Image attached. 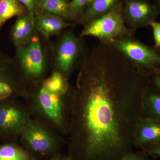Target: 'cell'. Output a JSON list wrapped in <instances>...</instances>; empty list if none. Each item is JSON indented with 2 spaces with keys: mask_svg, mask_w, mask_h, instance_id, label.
I'll return each instance as SVG.
<instances>
[{
  "mask_svg": "<svg viewBox=\"0 0 160 160\" xmlns=\"http://www.w3.org/2000/svg\"><path fill=\"white\" fill-rule=\"evenodd\" d=\"M34 29L46 41L54 36H58L61 32L74 25L63 18L46 13H40L33 20Z\"/></svg>",
  "mask_w": 160,
  "mask_h": 160,
  "instance_id": "cell-8",
  "label": "cell"
},
{
  "mask_svg": "<svg viewBox=\"0 0 160 160\" xmlns=\"http://www.w3.org/2000/svg\"><path fill=\"white\" fill-rule=\"evenodd\" d=\"M149 154L160 156V143L144 149Z\"/></svg>",
  "mask_w": 160,
  "mask_h": 160,
  "instance_id": "cell-24",
  "label": "cell"
},
{
  "mask_svg": "<svg viewBox=\"0 0 160 160\" xmlns=\"http://www.w3.org/2000/svg\"><path fill=\"white\" fill-rule=\"evenodd\" d=\"M52 160H62V159H53Z\"/></svg>",
  "mask_w": 160,
  "mask_h": 160,
  "instance_id": "cell-27",
  "label": "cell"
},
{
  "mask_svg": "<svg viewBox=\"0 0 160 160\" xmlns=\"http://www.w3.org/2000/svg\"><path fill=\"white\" fill-rule=\"evenodd\" d=\"M25 117L22 112L16 106L0 102V135L13 134L24 126Z\"/></svg>",
  "mask_w": 160,
  "mask_h": 160,
  "instance_id": "cell-10",
  "label": "cell"
},
{
  "mask_svg": "<svg viewBox=\"0 0 160 160\" xmlns=\"http://www.w3.org/2000/svg\"><path fill=\"white\" fill-rule=\"evenodd\" d=\"M150 85L146 89L143 97L144 112H149L160 120V94L153 91Z\"/></svg>",
  "mask_w": 160,
  "mask_h": 160,
  "instance_id": "cell-18",
  "label": "cell"
},
{
  "mask_svg": "<svg viewBox=\"0 0 160 160\" xmlns=\"http://www.w3.org/2000/svg\"><path fill=\"white\" fill-rule=\"evenodd\" d=\"M42 86L49 91L61 94L65 92L68 88L66 78L59 72L56 71L45 80Z\"/></svg>",
  "mask_w": 160,
  "mask_h": 160,
  "instance_id": "cell-19",
  "label": "cell"
},
{
  "mask_svg": "<svg viewBox=\"0 0 160 160\" xmlns=\"http://www.w3.org/2000/svg\"><path fill=\"white\" fill-rule=\"evenodd\" d=\"M70 2L67 0H41L39 7V14L46 13L63 18L68 22H71Z\"/></svg>",
  "mask_w": 160,
  "mask_h": 160,
  "instance_id": "cell-15",
  "label": "cell"
},
{
  "mask_svg": "<svg viewBox=\"0 0 160 160\" xmlns=\"http://www.w3.org/2000/svg\"><path fill=\"white\" fill-rule=\"evenodd\" d=\"M80 68L77 86L84 136L74 160H120L134 147L150 78L111 45L101 43Z\"/></svg>",
  "mask_w": 160,
  "mask_h": 160,
  "instance_id": "cell-1",
  "label": "cell"
},
{
  "mask_svg": "<svg viewBox=\"0 0 160 160\" xmlns=\"http://www.w3.org/2000/svg\"><path fill=\"white\" fill-rule=\"evenodd\" d=\"M24 138L27 145L33 151L46 154L54 151L55 142L42 129L33 126H28L24 130Z\"/></svg>",
  "mask_w": 160,
  "mask_h": 160,
  "instance_id": "cell-11",
  "label": "cell"
},
{
  "mask_svg": "<svg viewBox=\"0 0 160 160\" xmlns=\"http://www.w3.org/2000/svg\"><path fill=\"white\" fill-rule=\"evenodd\" d=\"M92 0H72L70 2L71 22H76Z\"/></svg>",
  "mask_w": 160,
  "mask_h": 160,
  "instance_id": "cell-20",
  "label": "cell"
},
{
  "mask_svg": "<svg viewBox=\"0 0 160 160\" xmlns=\"http://www.w3.org/2000/svg\"><path fill=\"white\" fill-rule=\"evenodd\" d=\"M57 37L52 45L51 62L55 71L66 78L76 67H80L89 51L84 38L77 36L72 28L66 29Z\"/></svg>",
  "mask_w": 160,
  "mask_h": 160,
  "instance_id": "cell-2",
  "label": "cell"
},
{
  "mask_svg": "<svg viewBox=\"0 0 160 160\" xmlns=\"http://www.w3.org/2000/svg\"><path fill=\"white\" fill-rule=\"evenodd\" d=\"M111 46L138 72L153 77L160 72L159 49L144 44L134 36H124L115 40Z\"/></svg>",
  "mask_w": 160,
  "mask_h": 160,
  "instance_id": "cell-3",
  "label": "cell"
},
{
  "mask_svg": "<svg viewBox=\"0 0 160 160\" xmlns=\"http://www.w3.org/2000/svg\"><path fill=\"white\" fill-rule=\"evenodd\" d=\"M153 32V38L155 42L154 47L157 49L160 48V22H154L150 26Z\"/></svg>",
  "mask_w": 160,
  "mask_h": 160,
  "instance_id": "cell-22",
  "label": "cell"
},
{
  "mask_svg": "<svg viewBox=\"0 0 160 160\" xmlns=\"http://www.w3.org/2000/svg\"><path fill=\"white\" fill-rule=\"evenodd\" d=\"M26 7L28 13L32 19L34 20V18L39 14V7L41 0H19Z\"/></svg>",
  "mask_w": 160,
  "mask_h": 160,
  "instance_id": "cell-21",
  "label": "cell"
},
{
  "mask_svg": "<svg viewBox=\"0 0 160 160\" xmlns=\"http://www.w3.org/2000/svg\"><path fill=\"white\" fill-rule=\"evenodd\" d=\"M152 78V79L151 80L152 85L160 90V72Z\"/></svg>",
  "mask_w": 160,
  "mask_h": 160,
  "instance_id": "cell-25",
  "label": "cell"
},
{
  "mask_svg": "<svg viewBox=\"0 0 160 160\" xmlns=\"http://www.w3.org/2000/svg\"><path fill=\"white\" fill-rule=\"evenodd\" d=\"M153 3L157 10L158 15L160 16V0H154Z\"/></svg>",
  "mask_w": 160,
  "mask_h": 160,
  "instance_id": "cell-26",
  "label": "cell"
},
{
  "mask_svg": "<svg viewBox=\"0 0 160 160\" xmlns=\"http://www.w3.org/2000/svg\"><path fill=\"white\" fill-rule=\"evenodd\" d=\"M48 90L43 86L39 92V99L46 114L56 123L60 122L62 115L59 94Z\"/></svg>",
  "mask_w": 160,
  "mask_h": 160,
  "instance_id": "cell-14",
  "label": "cell"
},
{
  "mask_svg": "<svg viewBox=\"0 0 160 160\" xmlns=\"http://www.w3.org/2000/svg\"><path fill=\"white\" fill-rule=\"evenodd\" d=\"M136 30L126 24L123 15V2L108 13L84 25L79 36L96 38L99 43L111 45L112 42L124 36H134Z\"/></svg>",
  "mask_w": 160,
  "mask_h": 160,
  "instance_id": "cell-5",
  "label": "cell"
},
{
  "mask_svg": "<svg viewBox=\"0 0 160 160\" xmlns=\"http://www.w3.org/2000/svg\"><path fill=\"white\" fill-rule=\"evenodd\" d=\"M43 38L36 31L30 41L22 46L15 48L14 58L20 71L30 78L43 76L49 62H51L52 44Z\"/></svg>",
  "mask_w": 160,
  "mask_h": 160,
  "instance_id": "cell-4",
  "label": "cell"
},
{
  "mask_svg": "<svg viewBox=\"0 0 160 160\" xmlns=\"http://www.w3.org/2000/svg\"><path fill=\"white\" fill-rule=\"evenodd\" d=\"M35 32L33 20L29 13L17 17L10 31V40L15 48L29 42Z\"/></svg>",
  "mask_w": 160,
  "mask_h": 160,
  "instance_id": "cell-12",
  "label": "cell"
},
{
  "mask_svg": "<svg viewBox=\"0 0 160 160\" xmlns=\"http://www.w3.org/2000/svg\"><path fill=\"white\" fill-rule=\"evenodd\" d=\"M28 13L19 0H0V30L8 20Z\"/></svg>",
  "mask_w": 160,
  "mask_h": 160,
  "instance_id": "cell-16",
  "label": "cell"
},
{
  "mask_svg": "<svg viewBox=\"0 0 160 160\" xmlns=\"http://www.w3.org/2000/svg\"><path fill=\"white\" fill-rule=\"evenodd\" d=\"M120 160H149L146 155L132 152L125 155Z\"/></svg>",
  "mask_w": 160,
  "mask_h": 160,
  "instance_id": "cell-23",
  "label": "cell"
},
{
  "mask_svg": "<svg viewBox=\"0 0 160 160\" xmlns=\"http://www.w3.org/2000/svg\"><path fill=\"white\" fill-rule=\"evenodd\" d=\"M0 160H33L26 150L11 143L0 144Z\"/></svg>",
  "mask_w": 160,
  "mask_h": 160,
  "instance_id": "cell-17",
  "label": "cell"
},
{
  "mask_svg": "<svg viewBox=\"0 0 160 160\" xmlns=\"http://www.w3.org/2000/svg\"><path fill=\"white\" fill-rule=\"evenodd\" d=\"M160 143V120L152 118H144L138 125L134 147L144 149Z\"/></svg>",
  "mask_w": 160,
  "mask_h": 160,
  "instance_id": "cell-9",
  "label": "cell"
},
{
  "mask_svg": "<svg viewBox=\"0 0 160 160\" xmlns=\"http://www.w3.org/2000/svg\"><path fill=\"white\" fill-rule=\"evenodd\" d=\"M122 2L121 0H92L75 25L84 26L90 21L111 11Z\"/></svg>",
  "mask_w": 160,
  "mask_h": 160,
  "instance_id": "cell-13",
  "label": "cell"
},
{
  "mask_svg": "<svg viewBox=\"0 0 160 160\" xmlns=\"http://www.w3.org/2000/svg\"><path fill=\"white\" fill-rule=\"evenodd\" d=\"M20 71L14 58L0 49V102L10 98L16 93Z\"/></svg>",
  "mask_w": 160,
  "mask_h": 160,
  "instance_id": "cell-7",
  "label": "cell"
},
{
  "mask_svg": "<svg viewBox=\"0 0 160 160\" xmlns=\"http://www.w3.org/2000/svg\"><path fill=\"white\" fill-rule=\"evenodd\" d=\"M122 2L126 26L136 31L150 26L159 16L154 3L149 0H123Z\"/></svg>",
  "mask_w": 160,
  "mask_h": 160,
  "instance_id": "cell-6",
  "label": "cell"
}]
</instances>
